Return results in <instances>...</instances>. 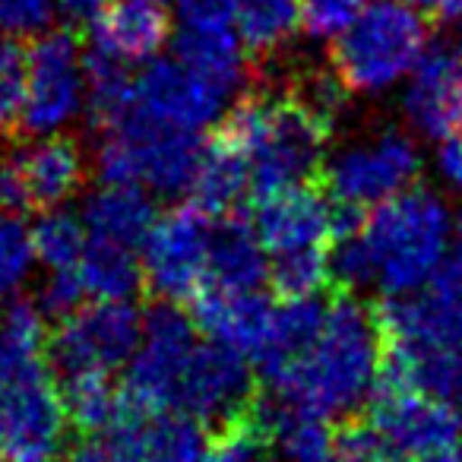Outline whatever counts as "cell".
I'll list each match as a JSON object with an SVG mask.
<instances>
[{"label":"cell","instance_id":"obj_4","mask_svg":"<svg viewBox=\"0 0 462 462\" xmlns=\"http://www.w3.org/2000/svg\"><path fill=\"white\" fill-rule=\"evenodd\" d=\"M449 212L428 187H405L365 216L361 238L374 263V282L386 295H411L434 279L449 247Z\"/></svg>","mask_w":462,"mask_h":462},{"label":"cell","instance_id":"obj_10","mask_svg":"<svg viewBox=\"0 0 462 462\" xmlns=\"http://www.w3.org/2000/svg\"><path fill=\"white\" fill-rule=\"evenodd\" d=\"M199 329L180 304L159 301L143 317V336L124 383V399L140 409H174L180 377L187 371Z\"/></svg>","mask_w":462,"mask_h":462},{"label":"cell","instance_id":"obj_5","mask_svg":"<svg viewBox=\"0 0 462 462\" xmlns=\"http://www.w3.org/2000/svg\"><path fill=\"white\" fill-rule=\"evenodd\" d=\"M428 45V26L402 0H377L333 39V73L348 92H380L411 73Z\"/></svg>","mask_w":462,"mask_h":462},{"label":"cell","instance_id":"obj_29","mask_svg":"<svg viewBox=\"0 0 462 462\" xmlns=\"http://www.w3.org/2000/svg\"><path fill=\"white\" fill-rule=\"evenodd\" d=\"M231 20L247 54H273L301 26V0H231Z\"/></svg>","mask_w":462,"mask_h":462},{"label":"cell","instance_id":"obj_14","mask_svg":"<svg viewBox=\"0 0 462 462\" xmlns=\"http://www.w3.org/2000/svg\"><path fill=\"white\" fill-rule=\"evenodd\" d=\"M367 399L365 418L402 453L424 456L462 443V415L447 399L390 380H377Z\"/></svg>","mask_w":462,"mask_h":462},{"label":"cell","instance_id":"obj_47","mask_svg":"<svg viewBox=\"0 0 462 462\" xmlns=\"http://www.w3.org/2000/svg\"><path fill=\"white\" fill-rule=\"evenodd\" d=\"M152 4H155V0H152Z\"/></svg>","mask_w":462,"mask_h":462},{"label":"cell","instance_id":"obj_7","mask_svg":"<svg viewBox=\"0 0 462 462\" xmlns=\"http://www.w3.org/2000/svg\"><path fill=\"white\" fill-rule=\"evenodd\" d=\"M212 216L199 206H174L155 218L143 241V289L159 301L190 304L209 285Z\"/></svg>","mask_w":462,"mask_h":462},{"label":"cell","instance_id":"obj_19","mask_svg":"<svg viewBox=\"0 0 462 462\" xmlns=\"http://www.w3.org/2000/svg\"><path fill=\"white\" fill-rule=\"evenodd\" d=\"M405 111L421 134L449 140L462 134V51L453 45L424 48L411 67Z\"/></svg>","mask_w":462,"mask_h":462},{"label":"cell","instance_id":"obj_30","mask_svg":"<svg viewBox=\"0 0 462 462\" xmlns=\"http://www.w3.org/2000/svg\"><path fill=\"white\" fill-rule=\"evenodd\" d=\"M266 282L273 289V298H279V301H304V298H317V291L323 289L333 291L329 247L279 254L266 270Z\"/></svg>","mask_w":462,"mask_h":462},{"label":"cell","instance_id":"obj_27","mask_svg":"<svg viewBox=\"0 0 462 462\" xmlns=\"http://www.w3.org/2000/svg\"><path fill=\"white\" fill-rule=\"evenodd\" d=\"M60 393H64L67 421L79 437H102L115 424L124 402V390L108 371L64 374Z\"/></svg>","mask_w":462,"mask_h":462},{"label":"cell","instance_id":"obj_11","mask_svg":"<svg viewBox=\"0 0 462 462\" xmlns=\"http://www.w3.org/2000/svg\"><path fill=\"white\" fill-rule=\"evenodd\" d=\"M86 102L83 51L77 29H58L35 39L26 64V111L23 130L48 136L77 117Z\"/></svg>","mask_w":462,"mask_h":462},{"label":"cell","instance_id":"obj_13","mask_svg":"<svg viewBox=\"0 0 462 462\" xmlns=\"http://www.w3.org/2000/svg\"><path fill=\"white\" fill-rule=\"evenodd\" d=\"M418 171H421L418 146L405 134L390 130L365 146L342 152L333 165L320 171V184L333 203L367 209L415 184Z\"/></svg>","mask_w":462,"mask_h":462},{"label":"cell","instance_id":"obj_12","mask_svg":"<svg viewBox=\"0 0 462 462\" xmlns=\"http://www.w3.org/2000/svg\"><path fill=\"white\" fill-rule=\"evenodd\" d=\"M86 180L83 149L70 136H42L35 146L0 162V209L48 212L73 197Z\"/></svg>","mask_w":462,"mask_h":462},{"label":"cell","instance_id":"obj_6","mask_svg":"<svg viewBox=\"0 0 462 462\" xmlns=\"http://www.w3.org/2000/svg\"><path fill=\"white\" fill-rule=\"evenodd\" d=\"M203 140L197 130L168 127L134 105L121 124L102 134L96 168L102 184H136L159 193L187 190L197 174Z\"/></svg>","mask_w":462,"mask_h":462},{"label":"cell","instance_id":"obj_39","mask_svg":"<svg viewBox=\"0 0 462 462\" xmlns=\"http://www.w3.org/2000/svg\"><path fill=\"white\" fill-rule=\"evenodd\" d=\"M54 7L70 23V29H79V26H89V23L102 14L105 0H54Z\"/></svg>","mask_w":462,"mask_h":462},{"label":"cell","instance_id":"obj_9","mask_svg":"<svg viewBox=\"0 0 462 462\" xmlns=\"http://www.w3.org/2000/svg\"><path fill=\"white\" fill-rule=\"evenodd\" d=\"M263 402L260 380L245 355L218 342H199L180 377L174 409L187 411L206 428V434L254 415Z\"/></svg>","mask_w":462,"mask_h":462},{"label":"cell","instance_id":"obj_34","mask_svg":"<svg viewBox=\"0 0 462 462\" xmlns=\"http://www.w3.org/2000/svg\"><path fill=\"white\" fill-rule=\"evenodd\" d=\"M32 260V231L16 212H0V298L10 295L29 276Z\"/></svg>","mask_w":462,"mask_h":462},{"label":"cell","instance_id":"obj_23","mask_svg":"<svg viewBox=\"0 0 462 462\" xmlns=\"http://www.w3.org/2000/svg\"><path fill=\"white\" fill-rule=\"evenodd\" d=\"M263 428L270 462H329L336 430L320 411L291 402H263Z\"/></svg>","mask_w":462,"mask_h":462},{"label":"cell","instance_id":"obj_21","mask_svg":"<svg viewBox=\"0 0 462 462\" xmlns=\"http://www.w3.org/2000/svg\"><path fill=\"white\" fill-rule=\"evenodd\" d=\"M190 203L209 212L212 218L241 212L245 199L251 197V165L238 146H231L218 134L203 143L197 174L190 180Z\"/></svg>","mask_w":462,"mask_h":462},{"label":"cell","instance_id":"obj_38","mask_svg":"<svg viewBox=\"0 0 462 462\" xmlns=\"http://www.w3.org/2000/svg\"><path fill=\"white\" fill-rule=\"evenodd\" d=\"M180 29H231V0H178Z\"/></svg>","mask_w":462,"mask_h":462},{"label":"cell","instance_id":"obj_15","mask_svg":"<svg viewBox=\"0 0 462 462\" xmlns=\"http://www.w3.org/2000/svg\"><path fill=\"white\" fill-rule=\"evenodd\" d=\"M102 440L117 462H203L209 434L180 409L152 411L124 399Z\"/></svg>","mask_w":462,"mask_h":462},{"label":"cell","instance_id":"obj_26","mask_svg":"<svg viewBox=\"0 0 462 462\" xmlns=\"http://www.w3.org/2000/svg\"><path fill=\"white\" fill-rule=\"evenodd\" d=\"M86 295L96 301H130L143 289V260L134 257V247L117 241L92 238L77 263Z\"/></svg>","mask_w":462,"mask_h":462},{"label":"cell","instance_id":"obj_32","mask_svg":"<svg viewBox=\"0 0 462 462\" xmlns=\"http://www.w3.org/2000/svg\"><path fill=\"white\" fill-rule=\"evenodd\" d=\"M26 64L29 51L23 48V42L0 35V140H10L23 130Z\"/></svg>","mask_w":462,"mask_h":462},{"label":"cell","instance_id":"obj_17","mask_svg":"<svg viewBox=\"0 0 462 462\" xmlns=\"http://www.w3.org/2000/svg\"><path fill=\"white\" fill-rule=\"evenodd\" d=\"M276 304L257 289H218L206 285L190 301V317L206 339L235 348L245 358L260 361L276 329Z\"/></svg>","mask_w":462,"mask_h":462},{"label":"cell","instance_id":"obj_46","mask_svg":"<svg viewBox=\"0 0 462 462\" xmlns=\"http://www.w3.org/2000/svg\"><path fill=\"white\" fill-rule=\"evenodd\" d=\"M459 405H462V399H459Z\"/></svg>","mask_w":462,"mask_h":462},{"label":"cell","instance_id":"obj_45","mask_svg":"<svg viewBox=\"0 0 462 462\" xmlns=\"http://www.w3.org/2000/svg\"><path fill=\"white\" fill-rule=\"evenodd\" d=\"M402 4H409V7H424V10H428V0H402Z\"/></svg>","mask_w":462,"mask_h":462},{"label":"cell","instance_id":"obj_37","mask_svg":"<svg viewBox=\"0 0 462 462\" xmlns=\"http://www.w3.org/2000/svg\"><path fill=\"white\" fill-rule=\"evenodd\" d=\"M83 295H86V289H83V282H79L77 266H73V270H51L45 289H42L39 308L60 320V317H67L70 310H77L79 304H83Z\"/></svg>","mask_w":462,"mask_h":462},{"label":"cell","instance_id":"obj_28","mask_svg":"<svg viewBox=\"0 0 462 462\" xmlns=\"http://www.w3.org/2000/svg\"><path fill=\"white\" fill-rule=\"evenodd\" d=\"M83 77H86V108L89 121L98 134L121 124L136 105V79L127 73V64L108 58L102 51L83 54Z\"/></svg>","mask_w":462,"mask_h":462},{"label":"cell","instance_id":"obj_24","mask_svg":"<svg viewBox=\"0 0 462 462\" xmlns=\"http://www.w3.org/2000/svg\"><path fill=\"white\" fill-rule=\"evenodd\" d=\"M92 238L117 241V245L136 247L146 241L155 225V203L146 190L136 184H105L92 193L83 209Z\"/></svg>","mask_w":462,"mask_h":462},{"label":"cell","instance_id":"obj_2","mask_svg":"<svg viewBox=\"0 0 462 462\" xmlns=\"http://www.w3.org/2000/svg\"><path fill=\"white\" fill-rule=\"evenodd\" d=\"M380 329L374 308L352 291H329V304L314 342L289 365L266 371V383L282 402L320 415H348L367 396L380 374Z\"/></svg>","mask_w":462,"mask_h":462},{"label":"cell","instance_id":"obj_36","mask_svg":"<svg viewBox=\"0 0 462 462\" xmlns=\"http://www.w3.org/2000/svg\"><path fill=\"white\" fill-rule=\"evenodd\" d=\"M54 0H0V35L4 39H39L54 23Z\"/></svg>","mask_w":462,"mask_h":462},{"label":"cell","instance_id":"obj_8","mask_svg":"<svg viewBox=\"0 0 462 462\" xmlns=\"http://www.w3.org/2000/svg\"><path fill=\"white\" fill-rule=\"evenodd\" d=\"M143 336V317L130 301H89L60 317L48 333V358L60 374L108 371L134 358Z\"/></svg>","mask_w":462,"mask_h":462},{"label":"cell","instance_id":"obj_31","mask_svg":"<svg viewBox=\"0 0 462 462\" xmlns=\"http://www.w3.org/2000/svg\"><path fill=\"white\" fill-rule=\"evenodd\" d=\"M32 251L35 260L48 266V270H73L86 251V228L77 216L60 209H48L32 225Z\"/></svg>","mask_w":462,"mask_h":462},{"label":"cell","instance_id":"obj_41","mask_svg":"<svg viewBox=\"0 0 462 462\" xmlns=\"http://www.w3.org/2000/svg\"><path fill=\"white\" fill-rule=\"evenodd\" d=\"M67 462H117V459L111 456L108 443L102 437H79L77 447L67 456Z\"/></svg>","mask_w":462,"mask_h":462},{"label":"cell","instance_id":"obj_18","mask_svg":"<svg viewBox=\"0 0 462 462\" xmlns=\"http://www.w3.org/2000/svg\"><path fill=\"white\" fill-rule=\"evenodd\" d=\"M225 92L178 58H155L136 77V108L168 127L199 130L218 115Z\"/></svg>","mask_w":462,"mask_h":462},{"label":"cell","instance_id":"obj_40","mask_svg":"<svg viewBox=\"0 0 462 462\" xmlns=\"http://www.w3.org/2000/svg\"><path fill=\"white\" fill-rule=\"evenodd\" d=\"M437 165H440V174L449 180V184H456L462 190V134L449 136V140H443L440 152H437Z\"/></svg>","mask_w":462,"mask_h":462},{"label":"cell","instance_id":"obj_42","mask_svg":"<svg viewBox=\"0 0 462 462\" xmlns=\"http://www.w3.org/2000/svg\"><path fill=\"white\" fill-rule=\"evenodd\" d=\"M428 14L437 26H462V0H428Z\"/></svg>","mask_w":462,"mask_h":462},{"label":"cell","instance_id":"obj_44","mask_svg":"<svg viewBox=\"0 0 462 462\" xmlns=\"http://www.w3.org/2000/svg\"><path fill=\"white\" fill-rule=\"evenodd\" d=\"M443 263H447L449 270L462 273V216H459V222L453 225V254H449V260H443Z\"/></svg>","mask_w":462,"mask_h":462},{"label":"cell","instance_id":"obj_3","mask_svg":"<svg viewBox=\"0 0 462 462\" xmlns=\"http://www.w3.org/2000/svg\"><path fill=\"white\" fill-rule=\"evenodd\" d=\"M333 130L336 121L291 86L289 92H247L212 134L247 155L251 197L260 199L320 178Z\"/></svg>","mask_w":462,"mask_h":462},{"label":"cell","instance_id":"obj_25","mask_svg":"<svg viewBox=\"0 0 462 462\" xmlns=\"http://www.w3.org/2000/svg\"><path fill=\"white\" fill-rule=\"evenodd\" d=\"M174 58L225 96L247 79V51L235 29H180L174 39Z\"/></svg>","mask_w":462,"mask_h":462},{"label":"cell","instance_id":"obj_20","mask_svg":"<svg viewBox=\"0 0 462 462\" xmlns=\"http://www.w3.org/2000/svg\"><path fill=\"white\" fill-rule=\"evenodd\" d=\"M171 23L152 0H115L105 4L92 20V45L96 51L121 60V64H149L165 48Z\"/></svg>","mask_w":462,"mask_h":462},{"label":"cell","instance_id":"obj_16","mask_svg":"<svg viewBox=\"0 0 462 462\" xmlns=\"http://www.w3.org/2000/svg\"><path fill=\"white\" fill-rule=\"evenodd\" d=\"M254 231H257L263 251L273 257L308 251V247H329L333 199L323 190L320 178L308 180V184L282 187V190L257 199Z\"/></svg>","mask_w":462,"mask_h":462},{"label":"cell","instance_id":"obj_43","mask_svg":"<svg viewBox=\"0 0 462 462\" xmlns=\"http://www.w3.org/2000/svg\"><path fill=\"white\" fill-rule=\"evenodd\" d=\"M418 462H462V443L434 449V453H424V456H418Z\"/></svg>","mask_w":462,"mask_h":462},{"label":"cell","instance_id":"obj_1","mask_svg":"<svg viewBox=\"0 0 462 462\" xmlns=\"http://www.w3.org/2000/svg\"><path fill=\"white\" fill-rule=\"evenodd\" d=\"M67 424L48 358L45 310L14 301L0 320V462H54Z\"/></svg>","mask_w":462,"mask_h":462},{"label":"cell","instance_id":"obj_22","mask_svg":"<svg viewBox=\"0 0 462 462\" xmlns=\"http://www.w3.org/2000/svg\"><path fill=\"white\" fill-rule=\"evenodd\" d=\"M266 251L254 225L238 212L212 218L209 235V285L218 289H257L266 279Z\"/></svg>","mask_w":462,"mask_h":462},{"label":"cell","instance_id":"obj_33","mask_svg":"<svg viewBox=\"0 0 462 462\" xmlns=\"http://www.w3.org/2000/svg\"><path fill=\"white\" fill-rule=\"evenodd\" d=\"M329 462H409V453L393 447L367 418H346L333 434Z\"/></svg>","mask_w":462,"mask_h":462},{"label":"cell","instance_id":"obj_35","mask_svg":"<svg viewBox=\"0 0 462 462\" xmlns=\"http://www.w3.org/2000/svg\"><path fill=\"white\" fill-rule=\"evenodd\" d=\"M371 0H301V29L314 39L346 32Z\"/></svg>","mask_w":462,"mask_h":462}]
</instances>
